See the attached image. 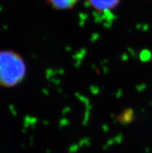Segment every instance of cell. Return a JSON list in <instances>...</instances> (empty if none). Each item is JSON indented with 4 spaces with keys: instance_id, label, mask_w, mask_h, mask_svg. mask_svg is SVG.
Instances as JSON below:
<instances>
[{
    "instance_id": "cell-3",
    "label": "cell",
    "mask_w": 152,
    "mask_h": 153,
    "mask_svg": "<svg viewBox=\"0 0 152 153\" xmlns=\"http://www.w3.org/2000/svg\"><path fill=\"white\" fill-rule=\"evenodd\" d=\"M80 0H46V2L57 10H69L75 7Z\"/></svg>"
},
{
    "instance_id": "cell-1",
    "label": "cell",
    "mask_w": 152,
    "mask_h": 153,
    "mask_svg": "<svg viewBox=\"0 0 152 153\" xmlns=\"http://www.w3.org/2000/svg\"><path fill=\"white\" fill-rule=\"evenodd\" d=\"M27 64L23 57L12 50L0 51V86L15 87L24 79Z\"/></svg>"
},
{
    "instance_id": "cell-2",
    "label": "cell",
    "mask_w": 152,
    "mask_h": 153,
    "mask_svg": "<svg viewBox=\"0 0 152 153\" xmlns=\"http://www.w3.org/2000/svg\"><path fill=\"white\" fill-rule=\"evenodd\" d=\"M95 10L107 12L114 10L120 2V0H87Z\"/></svg>"
}]
</instances>
